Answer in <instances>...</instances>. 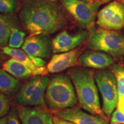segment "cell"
Segmentation results:
<instances>
[{
  "label": "cell",
  "instance_id": "cell-22",
  "mask_svg": "<svg viewBox=\"0 0 124 124\" xmlns=\"http://www.w3.org/2000/svg\"><path fill=\"white\" fill-rule=\"evenodd\" d=\"M11 108V102L8 95L0 92V118L5 117Z\"/></svg>",
  "mask_w": 124,
  "mask_h": 124
},
{
  "label": "cell",
  "instance_id": "cell-3",
  "mask_svg": "<svg viewBox=\"0 0 124 124\" xmlns=\"http://www.w3.org/2000/svg\"><path fill=\"white\" fill-rule=\"evenodd\" d=\"M45 101L48 108L53 111L72 108L77 105L75 90L68 74H54L49 78Z\"/></svg>",
  "mask_w": 124,
  "mask_h": 124
},
{
  "label": "cell",
  "instance_id": "cell-29",
  "mask_svg": "<svg viewBox=\"0 0 124 124\" xmlns=\"http://www.w3.org/2000/svg\"><path fill=\"white\" fill-rule=\"evenodd\" d=\"M0 124H7V116L0 118Z\"/></svg>",
  "mask_w": 124,
  "mask_h": 124
},
{
  "label": "cell",
  "instance_id": "cell-31",
  "mask_svg": "<svg viewBox=\"0 0 124 124\" xmlns=\"http://www.w3.org/2000/svg\"><path fill=\"white\" fill-rule=\"evenodd\" d=\"M80 1H84V2H87V3H90V2H94V1H96V0H80Z\"/></svg>",
  "mask_w": 124,
  "mask_h": 124
},
{
  "label": "cell",
  "instance_id": "cell-17",
  "mask_svg": "<svg viewBox=\"0 0 124 124\" xmlns=\"http://www.w3.org/2000/svg\"><path fill=\"white\" fill-rule=\"evenodd\" d=\"M21 86L19 80L0 68V92L8 96L13 95Z\"/></svg>",
  "mask_w": 124,
  "mask_h": 124
},
{
  "label": "cell",
  "instance_id": "cell-21",
  "mask_svg": "<svg viewBox=\"0 0 124 124\" xmlns=\"http://www.w3.org/2000/svg\"><path fill=\"white\" fill-rule=\"evenodd\" d=\"M17 0H0V13L13 15L17 8Z\"/></svg>",
  "mask_w": 124,
  "mask_h": 124
},
{
  "label": "cell",
  "instance_id": "cell-7",
  "mask_svg": "<svg viewBox=\"0 0 124 124\" xmlns=\"http://www.w3.org/2000/svg\"><path fill=\"white\" fill-rule=\"evenodd\" d=\"M66 11L83 29H91L102 3L99 0L87 3L80 0H60Z\"/></svg>",
  "mask_w": 124,
  "mask_h": 124
},
{
  "label": "cell",
  "instance_id": "cell-11",
  "mask_svg": "<svg viewBox=\"0 0 124 124\" xmlns=\"http://www.w3.org/2000/svg\"><path fill=\"white\" fill-rule=\"evenodd\" d=\"M81 52L82 49L77 48L69 52L55 54L46 65L48 72L51 74L60 73L67 69L78 66Z\"/></svg>",
  "mask_w": 124,
  "mask_h": 124
},
{
  "label": "cell",
  "instance_id": "cell-20",
  "mask_svg": "<svg viewBox=\"0 0 124 124\" xmlns=\"http://www.w3.org/2000/svg\"><path fill=\"white\" fill-rule=\"evenodd\" d=\"M11 33V27L0 16V49L8 44L9 39Z\"/></svg>",
  "mask_w": 124,
  "mask_h": 124
},
{
  "label": "cell",
  "instance_id": "cell-18",
  "mask_svg": "<svg viewBox=\"0 0 124 124\" xmlns=\"http://www.w3.org/2000/svg\"><path fill=\"white\" fill-rule=\"evenodd\" d=\"M115 77L118 89L119 98L124 96V66L113 64L110 70Z\"/></svg>",
  "mask_w": 124,
  "mask_h": 124
},
{
  "label": "cell",
  "instance_id": "cell-28",
  "mask_svg": "<svg viewBox=\"0 0 124 124\" xmlns=\"http://www.w3.org/2000/svg\"><path fill=\"white\" fill-rule=\"evenodd\" d=\"M117 109L124 114V96L120 98L117 105Z\"/></svg>",
  "mask_w": 124,
  "mask_h": 124
},
{
  "label": "cell",
  "instance_id": "cell-35",
  "mask_svg": "<svg viewBox=\"0 0 124 124\" xmlns=\"http://www.w3.org/2000/svg\"></svg>",
  "mask_w": 124,
  "mask_h": 124
},
{
  "label": "cell",
  "instance_id": "cell-10",
  "mask_svg": "<svg viewBox=\"0 0 124 124\" xmlns=\"http://www.w3.org/2000/svg\"><path fill=\"white\" fill-rule=\"evenodd\" d=\"M88 35L85 31L74 34L62 31L52 40V52L59 54L74 50L87 40Z\"/></svg>",
  "mask_w": 124,
  "mask_h": 124
},
{
  "label": "cell",
  "instance_id": "cell-2",
  "mask_svg": "<svg viewBox=\"0 0 124 124\" xmlns=\"http://www.w3.org/2000/svg\"><path fill=\"white\" fill-rule=\"evenodd\" d=\"M77 94L80 108L90 114L108 120L101 108L98 89L94 78V71L83 66H75L67 71Z\"/></svg>",
  "mask_w": 124,
  "mask_h": 124
},
{
  "label": "cell",
  "instance_id": "cell-14",
  "mask_svg": "<svg viewBox=\"0 0 124 124\" xmlns=\"http://www.w3.org/2000/svg\"><path fill=\"white\" fill-rule=\"evenodd\" d=\"M114 57L106 52L95 50H87L81 54L78 59L79 64L90 69L105 70L112 66Z\"/></svg>",
  "mask_w": 124,
  "mask_h": 124
},
{
  "label": "cell",
  "instance_id": "cell-24",
  "mask_svg": "<svg viewBox=\"0 0 124 124\" xmlns=\"http://www.w3.org/2000/svg\"><path fill=\"white\" fill-rule=\"evenodd\" d=\"M110 122L111 123H119L124 124V114L119 111L116 110V111L112 114Z\"/></svg>",
  "mask_w": 124,
  "mask_h": 124
},
{
  "label": "cell",
  "instance_id": "cell-4",
  "mask_svg": "<svg viewBox=\"0 0 124 124\" xmlns=\"http://www.w3.org/2000/svg\"><path fill=\"white\" fill-rule=\"evenodd\" d=\"M89 31L87 39L89 48L106 52L115 58L124 56V35L115 31L101 28L93 27Z\"/></svg>",
  "mask_w": 124,
  "mask_h": 124
},
{
  "label": "cell",
  "instance_id": "cell-12",
  "mask_svg": "<svg viewBox=\"0 0 124 124\" xmlns=\"http://www.w3.org/2000/svg\"><path fill=\"white\" fill-rule=\"evenodd\" d=\"M54 114L75 124H108L106 119L99 116L89 114L76 106L54 111Z\"/></svg>",
  "mask_w": 124,
  "mask_h": 124
},
{
  "label": "cell",
  "instance_id": "cell-15",
  "mask_svg": "<svg viewBox=\"0 0 124 124\" xmlns=\"http://www.w3.org/2000/svg\"><path fill=\"white\" fill-rule=\"evenodd\" d=\"M5 54L11 58L18 60L27 66L32 71L33 76L46 75L48 73L46 67H37L31 61L29 55L24 51L18 48H12L9 46H5L2 48Z\"/></svg>",
  "mask_w": 124,
  "mask_h": 124
},
{
  "label": "cell",
  "instance_id": "cell-33",
  "mask_svg": "<svg viewBox=\"0 0 124 124\" xmlns=\"http://www.w3.org/2000/svg\"><path fill=\"white\" fill-rule=\"evenodd\" d=\"M49 1H56V0H49Z\"/></svg>",
  "mask_w": 124,
  "mask_h": 124
},
{
  "label": "cell",
  "instance_id": "cell-16",
  "mask_svg": "<svg viewBox=\"0 0 124 124\" xmlns=\"http://www.w3.org/2000/svg\"><path fill=\"white\" fill-rule=\"evenodd\" d=\"M2 68L17 79H25L33 76L32 71L27 66L13 58L4 62Z\"/></svg>",
  "mask_w": 124,
  "mask_h": 124
},
{
  "label": "cell",
  "instance_id": "cell-34",
  "mask_svg": "<svg viewBox=\"0 0 124 124\" xmlns=\"http://www.w3.org/2000/svg\"><path fill=\"white\" fill-rule=\"evenodd\" d=\"M122 1H123V2H124V0H122Z\"/></svg>",
  "mask_w": 124,
  "mask_h": 124
},
{
  "label": "cell",
  "instance_id": "cell-1",
  "mask_svg": "<svg viewBox=\"0 0 124 124\" xmlns=\"http://www.w3.org/2000/svg\"><path fill=\"white\" fill-rule=\"evenodd\" d=\"M19 16L30 36L51 35L70 23L63 6L49 0H23Z\"/></svg>",
  "mask_w": 124,
  "mask_h": 124
},
{
  "label": "cell",
  "instance_id": "cell-30",
  "mask_svg": "<svg viewBox=\"0 0 124 124\" xmlns=\"http://www.w3.org/2000/svg\"><path fill=\"white\" fill-rule=\"evenodd\" d=\"M102 4H105V3H107V2H109L110 1H113V0H99Z\"/></svg>",
  "mask_w": 124,
  "mask_h": 124
},
{
  "label": "cell",
  "instance_id": "cell-5",
  "mask_svg": "<svg viewBox=\"0 0 124 124\" xmlns=\"http://www.w3.org/2000/svg\"><path fill=\"white\" fill-rule=\"evenodd\" d=\"M49 81L48 76H32L24 83L14 99L17 106H44L45 94Z\"/></svg>",
  "mask_w": 124,
  "mask_h": 124
},
{
  "label": "cell",
  "instance_id": "cell-13",
  "mask_svg": "<svg viewBox=\"0 0 124 124\" xmlns=\"http://www.w3.org/2000/svg\"><path fill=\"white\" fill-rule=\"evenodd\" d=\"M22 124H54L53 116L44 106H17Z\"/></svg>",
  "mask_w": 124,
  "mask_h": 124
},
{
  "label": "cell",
  "instance_id": "cell-23",
  "mask_svg": "<svg viewBox=\"0 0 124 124\" xmlns=\"http://www.w3.org/2000/svg\"><path fill=\"white\" fill-rule=\"evenodd\" d=\"M7 124H22L20 120L17 108L12 107L10 111L7 116Z\"/></svg>",
  "mask_w": 124,
  "mask_h": 124
},
{
  "label": "cell",
  "instance_id": "cell-26",
  "mask_svg": "<svg viewBox=\"0 0 124 124\" xmlns=\"http://www.w3.org/2000/svg\"><path fill=\"white\" fill-rule=\"evenodd\" d=\"M53 123L54 124H75L73 122L64 120L55 115L53 116Z\"/></svg>",
  "mask_w": 124,
  "mask_h": 124
},
{
  "label": "cell",
  "instance_id": "cell-27",
  "mask_svg": "<svg viewBox=\"0 0 124 124\" xmlns=\"http://www.w3.org/2000/svg\"><path fill=\"white\" fill-rule=\"evenodd\" d=\"M10 59V56L5 54L2 49H0V66H2L4 62Z\"/></svg>",
  "mask_w": 124,
  "mask_h": 124
},
{
  "label": "cell",
  "instance_id": "cell-6",
  "mask_svg": "<svg viewBox=\"0 0 124 124\" xmlns=\"http://www.w3.org/2000/svg\"><path fill=\"white\" fill-rule=\"evenodd\" d=\"M94 78L102 98V110L108 117L117 107L119 100L117 80L110 70H98L94 71Z\"/></svg>",
  "mask_w": 124,
  "mask_h": 124
},
{
  "label": "cell",
  "instance_id": "cell-19",
  "mask_svg": "<svg viewBox=\"0 0 124 124\" xmlns=\"http://www.w3.org/2000/svg\"><path fill=\"white\" fill-rule=\"evenodd\" d=\"M26 34L17 28H11V33L9 36L8 46L12 48H19L24 44Z\"/></svg>",
  "mask_w": 124,
  "mask_h": 124
},
{
  "label": "cell",
  "instance_id": "cell-9",
  "mask_svg": "<svg viewBox=\"0 0 124 124\" xmlns=\"http://www.w3.org/2000/svg\"><path fill=\"white\" fill-rule=\"evenodd\" d=\"M21 48L28 55L48 60L52 52V40L48 35L29 36L25 39Z\"/></svg>",
  "mask_w": 124,
  "mask_h": 124
},
{
  "label": "cell",
  "instance_id": "cell-25",
  "mask_svg": "<svg viewBox=\"0 0 124 124\" xmlns=\"http://www.w3.org/2000/svg\"><path fill=\"white\" fill-rule=\"evenodd\" d=\"M29 56L32 63L37 67H43L46 66V62L44 59L39 58V57L33 56L31 55H29Z\"/></svg>",
  "mask_w": 124,
  "mask_h": 124
},
{
  "label": "cell",
  "instance_id": "cell-8",
  "mask_svg": "<svg viewBox=\"0 0 124 124\" xmlns=\"http://www.w3.org/2000/svg\"><path fill=\"white\" fill-rule=\"evenodd\" d=\"M96 23L106 30L119 31L124 27V4L113 1L105 6L97 15Z\"/></svg>",
  "mask_w": 124,
  "mask_h": 124
},
{
  "label": "cell",
  "instance_id": "cell-32",
  "mask_svg": "<svg viewBox=\"0 0 124 124\" xmlns=\"http://www.w3.org/2000/svg\"><path fill=\"white\" fill-rule=\"evenodd\" d=\"M111 124H119V123H111Z\"/></svg>",
  "mask_w": 124,
  "mask_h": 124
}]
</instances>
